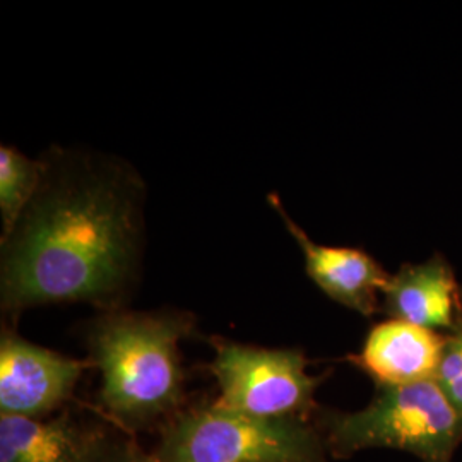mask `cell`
I'll use <instances>...</instances> for the list:
<instances>
[{"label": "cell", "mask_w": 462, "mask_h": 462, "mask_svg": "<svg viewBox=\"0 0 462 462\" xmlns=\"http://www.w3.org/2000/svg\"><path fill=\"white\" fill-rule=\"evenodd\" d=\"M131 175L69 168L43 180L5 236L2 309L21 312L60 301L112 307L133 274L139 242Z\"/></svg>", "instance_id": "6da1fadb"}, {"label": "cell", "mask_w": 462, "mask_h": 462, "mask_svg": "<svg viewBox=\"0 0 462 462\" xmlns=\"http://www.w3.org/2000/svg\"><path fill=\"white\" fill-rule=\"evenodd\" d=\"M185 312H118L98 317L88 332L101 372L99 404L127 431L180 413L183 370L179 345L192 330Z\"/></svg>", "instance_id": "7a4b0ae2"}, {"label": "cell", "mask_w": 462, "mask_h": 462, "mask_svg": "<svg viewBox=\"0 0 462 462\" xmlns=\"http://www.w3.org/2000/svg\"><path fill=\"white\" fill-rule=\"evenodd\" d=\"M315 425L332 457L366 448H396L423 462H450L462 444V418L435 380L382 385L372 402L353 413L319 410Z\"/></svg>", "instance_id": "3957f363"}, {"label": "cell", "mask_w": 462, "mask_h": 462, "mask_svg": "<svg viewBox=\"0 0 462 462\" xmlns=\"http://www.w3.org/2000/svg\"><path fill=\"white\" fill-rule=\"evenodd\" d=\"M158 462H328L315 421L265 420L211 402L168 420L152 452Z\"/></svg>", "instance_id": "277c9868"}, {"label": "cell", "mask_w": 462, "mask_h": 462, "mask_svg": "<svg viewBox=\"0 0 462 462\" xmlns=\"http://www.w3.org/2000/svg\"><path fill=\"white\" fill-rule=\"evenodd\" d=\"M211 364L219 396L216 406L254 418L314 421L320 406L315 391L324 377L307 372L300 349L261 347L216 339Z\"/></svg>", "instance_id": "5b68a950"}, {"label": "cell", "mask_w": 462, "mask_h": 462, "mask_svg": "<svg viewBox=\"0 0 462 462\" xmlns=\"http://www.w3.org/2000/svg\"><path fill=\"white\" fill-rule=\"evenodd\" d=\"M84 364L11 330L0 337V416L45 418L72 396Z\"/></svg>", "instance_id": "8992f818"}, {"label": "cell", "mask_w": 462, "mask_h": 462, "mask_svg": "<svg viewBox=\"0 0 462 462\" xmlns=\"http://www.w3.org/2000/svg\"><path fill=\"white\" fill-rule=\"evenodd\" d=\"M269 202L284 219L286 228L301 247L309 278L334 301L358 314L370 317L380 310V297L391 274L360 248L319 245L286 215L280 199L269 196Z\"/></svg>", "instance_id": "52a82bcc"}, {"label": "cell", "mask_w": 462, "mask_h": 462, "mask_svg": "<svg viewBox=\"0 0 462 462\" xmlns=\"http://www.w3.org/2000/svg\"><path fill=\"white\" fill-rule=\"evenodd\" d=\"M382 300L389 319L444 336L462 332L461 284L442 255L402 265L391 276Z\"/></svg>", "instance_id": "ba28073f"}, {"label": "cell", "mask_w": 462, "mask_h": 462, "mask_svg": "<svg viewBox=\"0 0 462 462\" xmlns=\"http://www.w3.org/2000/svg\"><path fill=\"white\" fill-rule=\"evenodd\" d=\"M447 336L389 319L368 332L360 353L349 362L382 385L431 380L440 364Z\"/></svg>", "instance_id": "9c48e42d"}, {"label": "cell", "mask_w": 462, "mask_h": 462, "mask_svg": "<svg viewBox=\"0 0 462 462\" xmlns=\"http://www.w3.org/2000/svg\"><path fill=\"white\" fill-rule=\"evenodd\" d=\"M74 414L0 416V462H86L108 431Z\"/></svg>", "instance_id": "30bf717a"}, {"label": "cell", "mask_w": 462, "mask_h": 462, "mask_svg": "<svg viewBox=\"0 0 462 462\" xmlns=\"http://www.w3.org/2000/svg\"><path fill=\"white\" fill-rule=\"evenodd\" d=\"M45 168L38 165L17 149L0 148V211L5 236L14 230L19 217L32 204Z\"/></svg>", "instance_id": "8fae6325"}, {"label": "cell", "mask_w": 462, "mask_h": 462, "mask_svg": "<svg viewBox=\"0 0 462 462\" xmlns=\"http://www.w3.org/2000/svg\"><path fill=\"white\" fill-rule=\"evenodd\" d=\"M433 380L462 418V332L447 336L446 346Z\"/></svg>", "instance_id": "7c38bea8"}, {"label": "cell", "mask_w": 462, "mask_h": 462, "mask_svg": "<svg viewBox=\"0 0 462 462\" xmlns=\"http://www.w3.org/2000/svg\"><path fill=\"white\" fill-rule=\"evenodd\" d=\"M86 462H158L152 452L143 450L129 435L108 430Z\"/></svg>", "instance_id": "4fadbf2b"}]
</instances>
